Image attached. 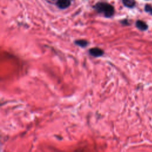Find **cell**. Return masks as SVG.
<instances>
[{
    "instance_id": "6",
    "label": "cell",
    "mask_w": 152,
    "mask_h": 152,
    "mask_svg": "<svg viewBox=\"0 0 152 152\" xmlns=\"http://www.w3.org/2000/svg\"><path fill=\"white\" fill-rule=\"evenodd\" d=\"M75 43L81 47H86L88 45V42L84 39H80L75 41Z\"/></svg>"
},
{
    "instance_id": "3",
    "label": "cell",
    "mask_w": 152,
    "mask_h": 152,
    "mask_svg": "<svg viewBox=\"0 0 152 152\" xmlns=\"http://www.w3.org/2000/svg\"><path fill=\"white\" fill-rule=\"evenodd\" d=\"M56 5L60 9H65L71 5V0H58Z\"/></svg>"
},
{
    "instance_id": "5",
    "label": "cell",
    "mask_w": 152,
    "mask_h": 152,
    "mask_svg": "<svg viewBox=\"0 0 152 152\" xmlns=\"http://www.w3.org/2000/svg\"><path fill=\"white\" fill-rule=\"evenodd\" d=\"M123 4L128 8H133L135 5V0H122Z\"/></svg>"
},
{
    "instance_id": "8",
    "label": "cell",
    "mask_w": 152,
    "mask_h": 152,
    "mask_svg": "<svg viewBox=\"0 0 152 152\" xmlns=\"http://www.w3.org/2000/svg\"><path fill=\"white\" fill-rule=\"evenodd\" d=\"M127 21H128L127 20H124L122 21L121 22H122V23H123L124 24H128V23Z\"/></svg>"
},
{
    "instance_id": "7",
    "label": "cell",
    "mask_w": 152,
    "mask_h": 152,
    "mask_svg": "<svg viewBox=\"0 0 152 152\" xmlns=\"http://www.w3.org/2000/svg\"><path fill=\"white\" fill-rule=\"evenodd\" d=\"M145 11L147 12L150 13L151 15H152V7L148 4H147L145 5V8H144Z\"/></svg>"
},
{
    "instance_id": "2",
    "label": "cell",
    "mask_w": 152,
    "mask_h": 152,
    "mask_svg": "<svg viewBox=\"0 0 152 152\" xmlns=\"http://www.w3.org/2000/svg\"><path fill=\"white\" fill-rule=\"evenodd\" d=\"M90 54L94 57H99L103 54V50L97 47L93 48L89 50Z\"/></svg>"
},
{
    "instance_id": "4",
    "label": "cell",
    "mask_w": 152,
    "mask_h": 152,
    "mask_svg": "<svg viewBox=\"0 0 152 152\" xmlns=\"http://www.w3.org/2000/svg\"><path fill=\"white\" fill-rule=\"evenodd\" d=\"M135 25H136V27L141 30H146L147 28H148V26L147 24L143 21L142 20H137L136 21V23H135Z\"/></svg>"
},
{
    "instance_id": "1",
    "label": "cell",
    "mask_w": 152,
    "mask_h": 152,
    "mask_svg": "<svg viewBox=\"0 0 152 152\" xmlns=\"http://www.w3.org/2000/svg\"><path fill=\"white\" fill-rule=\"evenodd\" d=\"M94 8L99 13H103L104 15L107 17H111L114 14L113 7L106 2H99L95 4Z\"/></svg>"
}]
</instances>
